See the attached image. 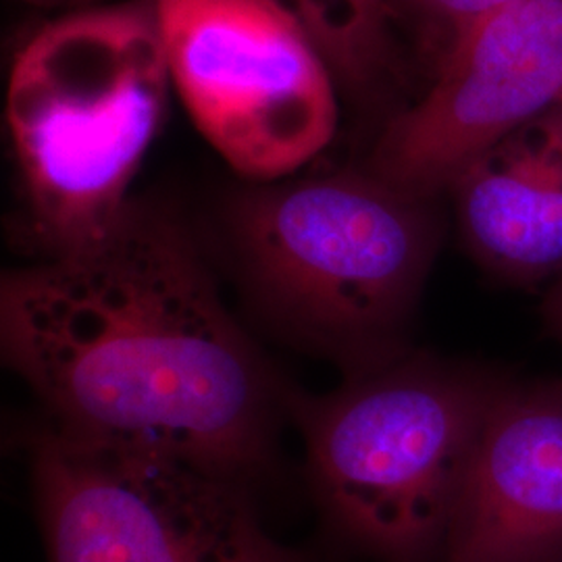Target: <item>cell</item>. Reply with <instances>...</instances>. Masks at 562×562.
Wrapping results in <instances>:
<instances>
[{"label": "cell", "instance_id": "obj_14", "mask_svg": "<svg viewBox=\"0 0 562 562\" xmlns=\"http://www.w3.org/2000/svg\"><path fill=\"white\" fill-rule=\"evenodd\" d=\"M562 102V101H561Z\"/></svg>", "mask_w": 562, "mask_h": 562}, {"label": "cell", "instance_id": "obj_8", "mask_svg": "<svg viewBox=\"0 0 562 562\" xmlns=\"http://www.w3.org/2000/svg\"><path fill=\"white\" fill-rule=\"evenodd\" d=\"M442 562H562V380L508 382L462 483Z\"/></svg>", "mask_w": 562, "mask_h": 562}, {"label": "cell", "instance_id": "obj_12", "mask_svg": "<svg viewBox=\"0 0 562 562\" xmlns=\"http://www.w3.org/2000/svg\"><path fill=\"white\" fill-rule=\"evenodd\" d=\"M543 322L550 336L561 344L562 348V273L550 283L542 306Z\"/></svg>", "mask_w": 562, "mask_h": 562}, {"label": "cell", "instance_id": "obj_11", "mask_svg": "<svg viewBox=\"0 0 562 562\" xmlns=\"http://www.w3.org/2000/svg\"><path fill=\"white\" fill-rule=\"evenodd\" d=\"M519 0H387L396 30L413 34L431 71L464 32Z\"/></svg>", "mask_w": 562, "mask_h": 562}, {"label": "cell", "instance_id": "obj_9", "mask_svg": "<svg viewBox=\"0 0 562 562\" xmlns=\"http://www.w3.org/2000/svg\"><path fill=\"white\" fill-rule=\"evenodd\" d=\"M457 232L490 278L533 288L562 273V102L490 146L450 183Z\"/></svg>", "mask_w": 562, "mask_h": 562}, {"label": "cell", "instance_id": "obj_10", "mask_svg": "<svg viewBox=\"0 0 562 562\" xmlns=\"http://www.w3.org/2000/svg\"><path fill=\"white\" fill-rule=\"evenodd\" d=\"M280 2L304 23L346 90H371L394 69L396 25L387 0Z\"/></svg>", "mask_w": 562, "mask_h": 562}, {"label": "cell", "instance_id": "obj_6", "mask_svg": "<svg viewBox=\"0 0 562 562\" xmlns=\"http://www.w3.org/2000/svg\"><path fill=\"white\" fill-rule=\"evenodd\" d=\"M150 2L171 86L241 178H292L331 144L340 81L280 0Z\"/></svg>", "mask_w": 562, "mask_h": 562}, {"label": "cell", "instance_id": "obj_7", "mask_svg": "<svg viewBox=\"0 0 562 562\" xmlns=\"http://www.w3.org/2000/svg\"><path fill=\"white\" fill-rule=\"evenodd\" d=\"M562 101V0H519L464 32L422 99L385 123L364 169L425 199Z\"/></svg>", "mask_w": 562, "mask_h": 562}, {"label": "cell", "instance_id": "obj_3", "mask_svg": "<svg viewBox=\"0 0 562 562\" xmlns=\"http://www.w3.org/2000/svg\"><path fill=\"white\" fill-rule=\"evenodd\" d=\"M171 88L150 0L65 11L21 44L4 121L27 238L41 257L92 240L120 220Z\"/></svg>", "mask_w": 562, "mask_h": 562}, {"label": "cell", "instance_id": "obj_4", "mask_svg": "<svg viewBox=\"0 0 562 562\" xmlns=\"http://www.w3.org/2000/svg\"><path fill=\"white\" fill-rule=\"evenodd\" d=\"M508 382L408 352L306 402V471L341 536L375 561L442 562L483 425Z\"/></svg>", "mask_w": 562, "mask_h": 562}, {"label": "cell", "instance_id": "obj_2", "mask_svg": "<svg viewBox=\"0 0 562 562\" xmlns=\"http://www.w3.org/2000/svg\"><path fill=\"white\" fill-rule=\"evenodd\" d=\"M440 202L344 169L241 190L225 232L262 313L352 378L411 352L442 246Z\"/></svg>", "mask_w": 562, "mask_h": 562}, {"label": "cell", "instance_id": "obj_1", "mask_svg": "<svg viewBox=\"0 0 562 562\" xmlns=\"http://www.w3.org/2000/svg\"><path fill=\"white\" fill-rule=\"evenodd\" d=\"M0 341L59 431L244 482L269 459L280 385L159 202L134 199L97 238L4 271Z\"/></svg>", "mask_w": 562, "mask_h": 562}, {"label": "cell", "instance_id": "obj_5", "mask_svg": "<svg viewBox=\"0 0 562 562\" xmlns=\"http://www.w3.org/2000/svg\"><path fill=\"white\" fill-rule=\"evenodd\" d=\"M30 469L48 562H306L244 480L201 464L44 423Z\"/></svg>", "mask_w": 562, "mask_h": 562}, {"label": "cell", "instance_id": "obj_13", "mask_svg": "<svg viewBox=\"0 0 562 562\" xmlns=\"http://www.w3.org/2000/svg\"><path fill=\"white\" fill-rule=\"evenodd\" d=\"M25 4H32V7H41V9H59L60 13L65 11H74V9H81V7H92V4H99L101 0H20Z\"/></svg>", "mask_w": 562, "mask_h": 562}]
</instances>
